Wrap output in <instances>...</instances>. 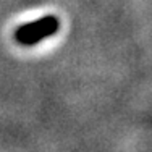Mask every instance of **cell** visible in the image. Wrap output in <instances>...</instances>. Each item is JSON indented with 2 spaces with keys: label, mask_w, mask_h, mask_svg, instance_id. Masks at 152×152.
<instances>
[{
  "label": "cell",
  "mask_w": 152,
  "mask_h": 152,
  "mask_svg": "<svg viewBox=\"0 0 152 152\" xmlns=\"http://www.w3.org/2000/svg\"><path fill=\"white\" fill-rule=\"evenodd\" d=\"M58 29V20L55 16L49 15L41 20L31 21L23 26H20L15 32V39L23 45H36L50 36H53Z\"/></svg>",
  "instance_id": "obj_1"
}]
</instances>
